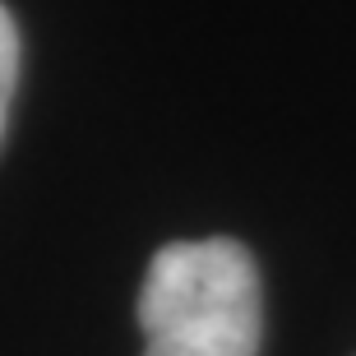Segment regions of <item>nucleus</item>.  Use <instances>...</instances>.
I'll list each match as a JSON object with an SVG mask.
<instances>
[{"instance_id":"f257e3e1","label":"nucleus","mask_w":356,"mask_h":356,"mask_svg":"<svg viewBox=\"0 0 356 356\" xmlns=\"http://www.w3.org/2000/svg\"><path fill=\"white\" fill-rule=\"evenodd\" d=\"M144 356H259L264 291L254 254L232 236L172 241L139 287Z\"/></svg>"},{"instance_id":"f03ea898","label":"nucleus","mask_w":356,"mask_h":356,"mask_svg":"<svg viewBox=\"0 0 356 356\" xmlns=\"http://www.w3.org/2000/svg\"><path fill=\"white\" fill-rule=\"evenodd\" d=\"M14 83H19V28L10 10L0 5V134H5V116L14 102Z\"/></svg>"}]
</instances>
